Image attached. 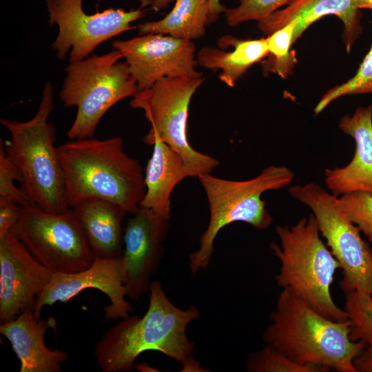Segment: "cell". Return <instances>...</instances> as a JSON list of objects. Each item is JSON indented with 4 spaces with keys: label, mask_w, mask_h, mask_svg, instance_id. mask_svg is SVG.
Segmentation results:
<instances>
[{
    "label": "cell",
    "mask_w": 372,
    "mask_h": 372,
    "mask_svg": "<svg viewBox=\"0 0 372 372\" xmlns=\"http://www.w3.org/2000/svg\"><path fill=\"white\" fill-rule=\"evenodd\" d=\"M125 269L122 257L96 258L87 269L70 273H54L50 281L37 296L34 314L41 318L43 307L57 302H67L87 288L98 289L110 299L104 307L105 319L118 320L134 312L126 300Z\"/></svg>",
    "instance_id": "cell-13"
},
{
    "label": "cell",
    "mask_w": 372,
    "mask_h": 372,
    "mask_svg": "<svg viewBox=\"0 0 372 372\" xmlns=\"http://www.w3.org/2000/svg\"><path fill=\"white\" fill-rule=\"evenodd\" d=\"M118 50L70 62L59 96L64 107L76 106L67 132L70 139L92 138L101 118L121 100L138 92L126 61Z\"/></svg>",
    "instance_id": "cell-7"
},
{
    "label": "cell",
    "mask_w": 372,
    "mask_h": 372,
    "mask_svg": "<svg viewBox=\"0 0 372 372\" xmlns=\"http://www.w3.org/2000/svg\"><path fill=\"white\" fill-rule=\"evenodd\" d=\"M208 14L207 0H175L163 18L140 23L136 28L140 35L158 34L192 41L205 36Z\"/></svg>",
    "instance_id": "cell-22"
},
{
    "label": "cell",
    "mask_w": 372,
    "mask_h": 372,
    "mask_svg": "<svg viewBox=\"0 0 372 372\" xmlns=\"http://www.w3.org/2000/svg\"><path fill=\"white\" fill-rule=\"evenodd\" d=\"M218 45L221 48L231 46L234 50L226 52L215 48H202L196 56L197 63L213 71L220 70L218 78L229 87H234L251 65L269 54L266 38L241 40L226 35L218 39Z\"/></svg>",
    "instance_id": "cell-21"
},
{
    "label": "cell",
    "mask_w": 372,
    "mask_h": 372,
    "mask_svg": "<svg viewBox=\"0 0 372 372\" xmlns=\"http://www.w3.org/2000/svg\"><path fill=\"white\" fill-rule=\"evenodd\" d=\"M53 108V86L46 81L38 110L31 119L21 122L1 118L0 122L10 134L5 151L20 172L21 189L33 205L48 212L61 213L70 207L54 145L55 128L48 121Z\"/></svg>",
    "instance_id": "cell-5"
},
{
    "label": "cell",
    "mask_w": 372,
    "mask_h": 372,
    "mask_svg": "<svg viewBox=\"0 0 372 372\" xmlns=\"http://www.w3.org/2000/svg\"><path fill=\"white\" fill-rule=\"evenodd\" d=\"M70 208L101 199L134 213L145 196L143 169L123 151L119 136L72 139L58 147Z\"/></svg>",
    "instance_id": "cell-2"
},
{
    "label": "cell",
    "mask_w": 372,
    "mask_h": 372,
    "mask_svg": "<svg viewBox=\"0 0 372 372\" xmlns=\"http://www.w3.org/2000/svg\"><path fill=\"white\" fill-rule=\"evenodd\" d=\"M347 217L369 238H372V194L355 191L339 196Z\"/></svg>",
    "instance_id": "cell-28"
},
{
    "label": "cell",
    "mask_w": 372,
    "mask_h": 372,
    "mask_svg": "<svg viewBox=\"0 0 372 372\" xmlns=\"http://www.w3.org/2000/svg\"><path fill=\"white\" fill-rule=\"evenodd\" d=\"M269 319L262 335L265 344L294 362L328 371L358 372L354 360L366 345L350 339L349 320H329L286 289Z\"/></svg>",
    "instance_id": "cell-3"
},
{
    "label": "cell",
    "mask_w": 372,
    "mask_h": 372,
    "mask_svg": "<svg viewBox=\"0 0 372 372\" xmlns=\"http://www.w3.org/2000/svg\"><path fill=\"white\" fill-rule=\"evenodd\" d=\"M53 273L11 231L0 239V324L34 309Z\"/></svg>",
    "instance_id": "cell-15"
},
{
    "label": "cell",
    "mask_w": 372,
    "mask_h": 372,
    "mask_svg": "<svg viewBox=\"0 0 372 372\" xmlns=\"http://www.w3.org/2000/svg\"><path fill=\"white\" fill-rule=\"evenodd\" d=\"M327 15L337 16L342 21V38L349 52L362 30L356 0H293L285 8L258 21V27L267 37L293 21L294 43L312 23Z\"/></svg>",
    "instance_id": "cell-17"
},
{
    "label": "cell",
    "mask_w": 372,
    "mask_h": 372,
    "mask_svg": "<svg viewBox=\"0 0 372 372\" xmlns=\"http://www.w3.org/2000/svg\"><path fill=\"white\" fill-rule=\"evenodd\" d=\"M175 0H150V8L154 11H159L165 8L170 3Z\"/></svg>",
    "instance_id": "cell-33"
},
{
    "label": "cell",
    "mask_w": 372,
    "mask_h": 372,
    "mask_svg": "<svg viewBox=\"0 0 372 372\" xmlns=\"http://www.w3.org/2000/svg\"><path fill=\"white\" fill-rule=\"evenodd\" d=\"M57 322L52 316L37 318L34 309L21 312L14 320L0 324V333L10 342L20 362V372H60L61 364L68 354L50 349L44 337L49 329H56Z\"/></svg>",
    "instance_id": "cell-18"
},
{
    "label": "cell",
    "mask_w": 372,
    "mask_h": 372,
    "mask_svg": "<svg viewBox=\"0 0 372 372\" xmlns=\"http://www.w3.org/2000/svg\"><path fill=\"white\" fill-rule=\"evenodd\" d=\"M121 52L135 79L138 92L165 77H202L196 70V47L189 40L168 35L147 34L112 43Z\"/></svg>",
    "instance_id": "cell-12"
},
{
    "label": "cell",
    "mask_w": 372,
    "mask_h": 372,
    "mask_svg": "<svg viewBox=\"0 0 372 372\" xmlns=\"http://www.w3.org/2000/svg\"><path fill=\"white\" fill-rule=\"evenodd\" d=\"M288 193L307 206L316 218L321 236L342 270V291L372 295V249L345 215L339 196L315 183L291 185Z\"/></svg>",
    "instance_id": "cell-9"
},
{
    "label": "cell",
    "mask_w": 372,
    "mask_h": 372,
    "mask_svg": "<svg viewBox=\"0 0 372 372\" xmlns=\"http://www.w3.org/2000/svg\"><path fill=\"white\" fill-rule=\"evenodd\" d=\"M11 232L53 273L87 269L96 258L72 208L51 213L35 205H19Z\"/></svg>",
    "instance_id": "cell-10"
},
{
    "label": "cell",
    "mask_w": 372,
    "mask_h": 372,
    "mask_svg": "<svg viewBox=\"0 0 372 372\" xmlns=\"http://www.w3.org/2000/svg\"><path fill=\"white\" fill-rule=\"evenodd\" d=\"M72 209L96 258L122 257L123 221L127 213L112 202L93 199L82 202Z\"/></svg>",
    "instance_id": "cell-19"
},
{
    "label": "cell",
    "mask_w": 372,
    "mask_h": 372,
    "mask_svg": "<svg viewBox=\"0 0 372 372\" xmlns=\"http://www.w3.org/2000/svg\"><path fill=\"white\" fill-rule=\"evenodd\" d=\"M245 369L249 372H328L327 369L301 365L268 344L247 359Z\"/></svg>",
    "instance_id": "cell-26"
},
{
    "label": "cell",
    "mask_w": 372,
    "mask_h": 372,
    "mask_svg": "<svg viewBox=\"0 0 372 372\" xmlns=\"http://www.w3.org/2000/svg\"><path fill=\"white\" fill-rule=\"evenodd\" d=\"M276 232L280 245L273 242L269 248L280 262L274 277L277 285L329 320H347L345 311L331 294L333 276L340 265L322 241L314 215L311 213L291 226L278 225Z\"/></svg>",
    "instance_id": "cell-4"
},
{
    "label": "cell",
    "mask_w": 372,
    "mask_h": 372,
    "mask_svg": "<svg viewBox=\"0 0 372 372\" xmlns=\"http://www.w3.org/2000/svg\"><path fill=\"white\" fill-rule=\"evenodd\" d=\"M132 214L123 227L122 260L126 296L137 301L149 291L158 269L170 225L169 220L141 206Z\"/></svg>",
    "instance_id": "cell-14"
},
{
    "label": "cell",
    "mask_w": 372,
    "mask_h": 372,
    "mask_svg": "<svg viewBox=\"0 0 372 372\" xmlns=\"http://www.w3.org/2000/svg\"><path fill=\"white\" fill-rule=\"evenodd\" d=\"M19 205L15 203L0 200V239L11 231L19 217Z\"/></svg>",
    "instance_id": "cell-30"
},
{
    "label": "cell",
    "mask_w": 372,
    "mask_h": 372,
    "mask_svg": "<svg viewBox=\"0 0 372 372\" xmlns=\"http://www.w3.org/2000/svg\"><path fill=\"white\" fill-rule=\"evenodd\" d=\"M45 5L49 25L59 28L52 48L59 59L68 56L70 62L90 56L102 43L136 28L132 23L145 14L141 8L130 11L110 8L87 14L83 0H45Z\"/></svg>",
    "instance_id": "cell-11"
},
{
    "label": "cell",
    "mask_w": 372,
    "mask_h": 372,
    "mask_svg": "<svg viewBox=\"0 0 372 372\" xmlns=\"http://www.w3.org/2000/svg\"><path fill=\"white\" fill-rule=\"evenodd\" d=\"M339 127L354 139L355 151L347 165L324 169L325 185L336 196L355 191L372 194V105L343 116Z\"/></svg>",
    "instance_id": "cell-16"
},
{
    "label": "cell",
    "mask_w": 372,
    "mask_h": 372,
    "mask_svg": "<svg viewBox=\"0 0 372 372\" xmlns=\"http://www.w3.org/2000/svg\"><path fill=\"white\" fill-rule=\"evenodd\" d=\"M358 372H372V349L366 347L355 358Z\"/></svg>",
    "instance_id": "cell-31"
},
{
    "label": "cell",
    "mask_w": 372,
    "mask_h": 372,
    "mask_svg": "<svg viewBox=\"0 0 372 372\" xmlns=\"http://www.w3.org/2000/svg\"><path fill=\"white\" fill-rule=\"evenodd\" d=\"M295 28L296 23L291 21L266 37L269 54L263 64L265 71L282 79L292 73L297 63L295 52L291 50Z\"/></svg>",
    "instance_id": "cell-23"
},
{
    "label": "cell",
    "mask_w": 372,
    "mask_h": 372,
    "mask_svg": "<svg viewBox=\"0 0 372 372\" xmlns=\"http://www.w3.org/2000/svg\"><path fill=\"white\" fill-rule=\"evenodd\" d=\"M344 310L350 322V339L362 340L372 349V295L357 291L345 293Z\"/></svg>",
    "instance_id": "cell-24"
},
{
    "label": "cell",
    "mask_w": 372,
    "mask_h": 372,
    "mask_svg": "<svg viewBox=\"0 0 372 372\" xmlns=\"http://www.w3.org/2000/svg\"><path fill=\"white\" fill-rule=\"evenodd\" d=\"M295 177L285 166L270 165L253 178L231 180L199 175L209 207L208 226L199 240L198 250L189 256V270L195 276L199 270L205 271L214 252V243L218 232L234 222H244L258 229L268 228L273 217L268 211L263 193L278 190L289 185Z\"/></svg>",
    "instance_id": "cell-6"
},
{
    "label": "cell",
    "mask_w": 372,
    "mask_h": 372,
    "mask_svg": "<svg viewBox=\"0 0 372 372\" xmlns=\"http://www.w3.org/2000/svg\"><path fill=\"white\" fill-rule=\"evenodd\" d=\"M152 145L144 175L145 193L140 206L170 220L172 192L189 175L183 158L175 150L159 140Z\"/></svg>",
    "instance_id": "cell-20"
},
{
    "label": "cell",
    "mask_w": 372,
    "mask_h": 372,
    "mask_svg": "<svg viewBox=\"0 0 372 372\" xmlns=\"http://www.w3.org/2000/svg\"><path fill=\"white\" fill-rule=\"evenodd\" d=\"M209 5V14L207 24L216 21L222 12H224L225 7L220 3V0H207Z\"/></svg>",
    "instance_id": "cell-32"
},
{
    "label": "cell",
    "mask_w": 372,
    "mask_h": 372,
    "mask_svg": "<svg viewBox=\"0 0 372 372\" xmlns=\"http://www.w3.org/2000/svg\"><path fill=\"white\" fill-rule=\"evenodd\" d=\"M372 94V45L355 75L346 82L328 90L314 108L318 114L333 101L348 95Z\"/></svg>",
    "instance_id": "cell-25"
},
{
    "label": "cell",
    "mask_w": 372,
    "mask_h": 372,
    "mask_svg": "<svg viewBox=\"0 0 372 372\" xmlns=\"http://www.w3.org/2000/svg\"><path fill=\"white\" fill-rule=\"evenodd\" d=\"M149 292L148 308L143 316L129 315L121 319L96 343V362L103 372L130 371L146 351H156L182 362L192 355L195 344L189 340L186 330L199 318L198 309L175 306L159 280L152 282Z\"/></svg>",
    "instance_id": "cell-1"
},
{
    "label": "cell",
    "mask_w": 372,
    "mask_h": 372,
    "mask_svg": "<svg viewBox=\"0 0 372 372\" xmlns=\"http://www.w3.org/2000/svg\"><path fill=\"white\" fill-rule=\"evenodd\" d=\"M138 1L140 3V8H141L148 6L150 4V0H138Z\"/></svg>",
    "instance_id": "cell-35"
},
{
    "label": "cell",
    "mask_w": 372,
    "mask_h": 372,
    "mask_svg": "<svg viewBox=\"0 0 372 372\" xmlns=\"http://www.w3.org/2000/svg\"><path fill=\"white\" fill-rule=\"evenodd\" d=\"M205 81L202 77L163 78L151 87L133 97L130 105L144 111L151 127L143 141L152 145L159 140L175 150L183 159L189 176L209 174L219 165L216 158L194 149L187 134L191 99Z\"/></svg>",
    "instance_id": "cell-8"
},
{
    "label": "cell",
    "mask_w": 372,
    "mask_h": 372,
    "mask_svg": "<svg viewBox=\"0 0 372 372\" xmlns=\"http://www.w3.org/2000/svg\"><path fill=\"white\" fill-rule=\"evenodd\" d=\"M369 242L372 244V238H369Z\"/></svg>",
    "instance_id": "cell-36"
},
{
    "label": "cell",
    "mask_w": 372,
    "mask_h": 372,
    "mask_svg": "<svg viewBox=\"0 0 372 372\" xmlns=\"http://www.w3.org/2000/svg\"><path fill=\"white\" fill-rule=\"evenodd\" d=\"M16 180L21 183V176L17 167L7 156L5 148L1 142L0 200L13 202L19 205H33L21 188L15 185Z\"/></svg>",
    "instance_id": "cell-29"
},
{
    "label": "cell",
    "mask_w": 372,
    "mask_h": 372,
    "mask_svg": "<svg viewBox=\"0 0 372 372\" xmlns=\"http://www.w3.org/2000/svg\"><path fill=\"white\" fill-rule=\"evenodd\" d=\"M293 0H238L235 8L225 9L226 21L229 26L234 27L249 21H259L282 6L288 5Z\"/></svg>",
    "instance_id": "cell-27"
},
{
    "label": "cell",
    "mask_w": 372,
    "mask_h": 372,
    "mask_svg": "<svg viewBox=\"0 0 372 372\" xmlns=\"http://www.w3.org/2000/svg\"><path fill=\"white\" fill-rule=\"evenodd\" d=\"M359 9H369L372 10V0H356Z\"/></svg>",
    "instance_id": "cell-34"
}]
</instances>
